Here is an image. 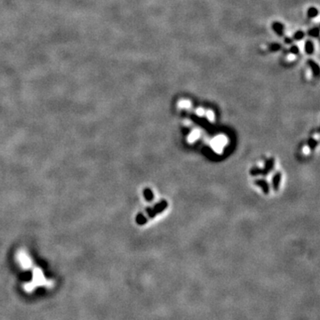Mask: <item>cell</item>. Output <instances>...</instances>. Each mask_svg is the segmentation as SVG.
I'll use <instances>...</instances> for the list:
<instances>
[{"instance_id":"4","label":"cell","mask_w":320,"mask_h":320,"mask_svg":"<svg viewBox=\"0 0 320 320\" xmlns=\"http://www.w3.org/2000/svg\"><path fill=\"white\" fill-rule=\"evenodd\" d=\"M309 63H310V66L312 69V71H313L314 75L315 76H317L318 73H319V67H318V65L317 63H315L314 62H312V61H310Z\"/></svg>"},{"instance_id":"12","label":"cell","mask_w":320,"mask_h":320,"mask_svg":"<svg viewBox=\"0 0 320 320\" xmlns=\"http://www.w3.org/2000/svg\"><path fill=\"white\" fill-rule=\"evenodd\" d=\"M291 53H299V50H298V48L296 46H293V47H292V48H291Z\"/></svg>"},{"instance_id":"5","label":"cell","mask_w":320,"mask_h":320,"mask_svg":"<svg viewBox=\"0 0 320 320\" xmlns=\"http://www.w3.org/2000/svg\"><path fill=\"white\" fill-rule=\"evenodd\" d=\"M305 51L307 53L309 54H311L314 51V47H313V45L310 41H308L305 45Z\"/></svg>"},{"instance_id":"3","label":"cell","mask_w":320,"mask_h":320,"mask_svg":"<svg viewBox=\"0 0 320 320\" xmlns=\"http://www.w3.org/2000/svg\"><path fill=\"white\" fill-rule=\"evenodd\" d=\"M273 29L275 30L276 33H278V35H282L283 34V29H284V27L283 25L281 24V23L279 22H275L273 24Z\"/></svg>"},{"instance_id":"10","label":"cell","mask_w":320,"mask_h":320,"mask_svg":"<svg viewBox=\"0 0 320 320\" xmlns=\"http://www.w3.org/2000/svg\"><path fill=\"white\" fill-rule=\"evenodd\" d=\"M280 48V45H278V44H273V45H271L270 46H269V49L271 50V51H277V50H278Z\"/></svg>"},{"instance_id":"9","label":"cell","mask_w":320,"mask_h":320,"mask_svg":"<svg viewBox=\"0 0 320 320\" xmlns=\"http://www.w3.org/2000/svg\"><path fill=\"white\" fill-rule=\"evenodd\" d=\"M303 36H304L303 32H301V31H298V32H296V33H295V35H294V38H295V39H297V40H299V39H301V38H303Z\"/></svg>"},{"instance_id":"13","label":"cell","mask_w":320,"mask_h":320,"mask_svg":"<svg viewBox=\"0 0 320 320\" xmlns=\"http://www.w3.org/2000/svg\"><path fill=\"white\" fill-rule=\"evenodd\" d=\"M197 115H199V116H202V115H204V114H205V111H204V110H203V109H198V110H197Z\"/></svg>"},{"instance_id":"8","label":"cell","mask_w":320,"mask_h":320,"mask_svg":"<svg viewBox=\"0 0 320 320\" xmlns=\"http://www.w3.org/2000/svg\"><path fill=\"white\" fill-rule=\"evenodd\" d=\"M318 33H319V30H318V29H317V28H316V29H311V30L309 32V34L311 36V37H317V36H318Z\"/></svg>"},{"instance_id":"7","label":"cell","mask_w":320,"mask_h":320,"mask_svg":"<svg viewBox=\"0 0 320 320\" xmlns=\"http://www.w3.org/2000/svg\"><path fill=\"white\" fill-rule=\"evenodd\" d=\"M179 105H180L181 108L187 109V108H189V106H190V102H189L188 101H180Z\"/></svg>"},{"instance_id":"6","label":"cell","mask_w":320,"mask_h":320,"mask_svg":"<svg viewBox=\"0 0 320 320\" xmlns=\"http://www.w3.org/2000/svg\"><path fill=\"white\" fill-rule=\"evenodd\" d=\"M317 13H318V12H317V10L315 7H311V8L309 9V11H308V14H309V16L310 18L317 16Z\"/></svg>"},{"instance_id":"2","label":"cell","mask_w":320,"mask_h":320,"mask_svg":"<svg viewBox=\"0 0 320 320\" xmlns=\"http://www.w3.org/2000/svg\"><path fill=\"white\" fill-rule=\"evenodd\" d=\"M200 136V132L198 131V130H194V131L188 135V140L189 142H194L196 140H197Z\"/></svg>"},{"instance_id":"15","label":"cell","mask_w":320,"mask_h":320,"mask_svg":"<svg viewBox=\"0 0 320 320\" xmlns=\"http://www.w3.org/2000/svg\"><path fill=\"white\" fill-rule=\"evenodd\" d=\"M288 59H289V60H294V55H293V54L289 55L288 56Z\"/></svg>"},{"instance_id":"11","label":"cell","mask_w":320,"mask_h":320,"mask_svg":"<svg viewBox=\"0 0 320 320\" xmlns=\"http://www.w3.org/2000/svg\"><path fill=\"white\" fill-rule=\"evenodd\" d=\"M206 116H207V118L209 120H213V118H214V115H213V113L212 111H208L206 113Z\"/></svg>"},{"instance_id":"1","label":"cell","mask_w":320,"mask_h":320,"mask_svg":"<svg viewBox=\"0 0 320 320\" xmlns=\"http://www.w3.org/2000/svg\"><path fill=\"white\" fill-rule=\"evenodd\" d=\"M227 142H228V139H227L226 136L219 135V136H216L214 139L212 140V146L213 148V149H214L216 152L220 153V152H221L223 147L227 144Z\"/></svg>"},{"instance_id":"14","label":"cell","mask_w":320,"mask_h":320,"mask_svg":"<svg viewBox=\"0 0 320 320\" xmlns=\"http://www.w3.org/2000/svg\"><path fill=\"white\" fill-rule=\"evenodd\" d=\"M303 152H304V154H309L310 153V149L308 147H304L303 148Z\"/></svg>"}]
</instances>
